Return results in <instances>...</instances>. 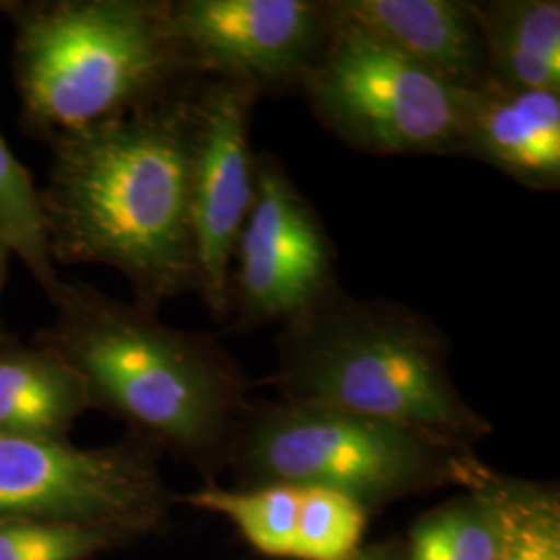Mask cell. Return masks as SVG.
Wrapping results in <instances>:
<instances>
[{
	"mask_svg": "<svg viewBox=\"0 0 560 560\" xmlns=\"http://www.w3.org/2000/svg\"><path fill=\"white\" fill-rule=\"evenodd\" d=\"M198 83L140 113L48 141L52 161L40 203L55 266L115 268L129 280L136 303L152 312L196 293Z\"/></svg>",
	"mask_w": 560,
	"mask_h": 560,
	"instance_id": "obj_1",
	"label": "cell"
},
{
	"mask_svg": "<svg viewBox=\"0 0 560 560\" xmlns=\"http://www.w3.org/2000/svg\"><path fill=\"white\" fill-rule=\"evenodd\" d=\"M159 459L136 436L80 448L0 434V521L127 525L152 536L175 504Z\"/></svg>",
	"mask_w": 560,
	"mask_h": 560,
	"instance_id": "obj_7",
	"label": "cell"
},
{
	"mask_svg": "<svg viewBox=\"0 0 560 560\" xmlns=\"http://www.w3.org/2000/svg\"><path fill=\"white\" fill-rule=\"evenodd\" d=\"M229 465L237 488H324L368 513L441 488L471 490L492 474L469 446L393 421L282 399L249 405Z\"/></svg>",
	"mask_w": 560,
	"mask_h": 560,
	"instance_id": "obj_5",
	"label": "cell"
},
{
	"mask_svg": "<svg viewBox=\"0 0 560 560\" xmlns=\"http://www.w3.org/2000/svg\"><path fill=\"white\" fill-rule=\"evenodd\" d=\"M330 9V36L300 85L322 127L370 156H463L465 92Z\"/></svg>",
	"mask_w": 560,
	"mask_h": 560,
	"instance_id": "obj_6",
	"label": "cell"
},
{
	"mask_svg": "<svg viewBox=\"0 0 560 560\" xmlns=\"http://www.w3.org/2000/svg\"><path fill=\"white\" fill-rule=\"evenodd\" d=\"M173 502L226 517L264 557L295 560L303 486L268 483L254 488H221L210 481L194 492L173 494Z\"/></svg>",
	"mask_w": 560,
	"mask_h": 560,
	"instance_id": "obj_15",
	"label": "cell"
},
{
	"mask_svg": "<svg viewBox=\"0 0 560 560\" xmlns=\"http://www.w3.org/2000/svg\"><path fill=\"white\" fill-rule=\"evenodd\" d=\"M92 409L78 372L42 347L4 332L0 339V434L67 442Z\"/></svg>",
	"mask_w": 560,
	"mask_h": 560,
	"instance_id": "obj_13",
	"label": "cell"
},
{
	"mask_svg": "<svg viewBox=\"0 0 560 560\" xmlns=\"http://www.w3.org/2000/svg\"><path fill=\"white\" fill-rule=\"evenodd\" d=\"M332 7L457 90L492 80L474 0H332Z\"/></svg>",
	"mask_w": 560,
	"mask_h": 560,
	"instance_id": "obj_12",
	"label": "cell"
},
{
	"mask_svg": "<svg viewBox=\"0 0 560 560\" xmlns=\"http://www.w3.org/2000/svg\"><path fill=\"white\" fill-rule=\"evenodd\" d=\"M370 513L339 492L303 486L295 560H342L363 540Z\"/></svg>",
	"mask_w": 560,
	"mask_h": 560,
	"instance_id": "obj_20",
	"label": "cell"
},
{
	"mask_svg": "<svg viewBox=\"0 0 560 560\" xmlns=\"http://www.w3.org/2000/svg\"><path fill=\"white\" fill-rule=\"evenodd\" d=\"M490 78L515 90L560 94L559 0H474Z\"/></svg>",
	"mask_w": 560,
	"mask_h": 560,
	"instance_id": "obj_14",
	"label": "cell"
},
{
	"mask_svg": "<svg viewBox=\"0 0 560 560\" xmlns=\"http://www.w3.org/2000/svg\"><path fill=\"white\" fill-rule=\"evenodd\" d=\"M402 544L399 541H381L372 546H360L351 557L342 560H399Z\"/></svg>",
	"mask_w": 560,
	"mask_h": 560,
	"instance_id": "obj_21",
	"label": "cell"
},
{
	"mask_svg": "<svg viewBox=\"0 0 560 560\" xmlns=\"http://www.w3.org/2000/svg\"><path fill=\"white\" fill-rule=\"evenodd\" d=\"M280 399L332 407L428 432L474 448L492 423L457 388L451 339L420 310L358 300L345 289L280 326Z\"/></svg>",
	"mask_w": 560,
	"mask_h": 560,
	"instance_id": "obj_4",
	"label": "cell"
},
{
	"mask_svg": "<svg viewBox=\"0 0 560 560\" xmlns=\"http://www.w3.org/2000/svg\"><path fill=\"white\" fill-rule=\"evenodd\" d=\"M258 96L245 85L201 80L196 88L191 226L196 293L210 316L229 322V279L235 243L256 191L252 117Z\"/></svg>",
	"mask_w": 560,
	"mask_h": 560,
	"instance_id": "obj_10",
	"label": "cell"
},
{
	"mask_svg": "<svg viewBox=\"0 0 560 560\" xmlns=\"http://www.w3.org/2000/svg\"><path fill=\"white\" fill-rule=\"evenodd\" d=\"M13 27L21 127L52 138L183 94L198 78L171 0H0Z\"/></svg>",
	"mask_w": 560,
	"mask_h": 560,
	"instance_id": "obj_3",
	"label": "cell"
},
{
	"mask_svg": "<svg viewBox=\"0 0 560 560\" xmlns=\"http://www.w3.org/2000/svg\"><path fill=\"white\" fill-rule=\"evenodd\" d=\"M171 20L198 78L258 98L300 90L335 23L330 0H171Z\"/></svg>",
	"mask_w": 560,
	"mask_h": 560,
	"instance_id": "obj_9",
	"label": "cell"
},
{
	"mask_svg": "<svg viewBox=\"0 0 560 560\" xmlns=\"http://www.w3.org/2000/svg\"><path fill=\"white\" fill-rule=\"evenodd\" d=\"M48 301L55 318L34 342L78 372L92 409L206 476L229 465L252 400L247 376L219 340L81 280H60Z\"/></svg>",
	"mask_w": 560,
	"mask_h": 560,
	"instance_id": "obj_2",
	"label": "cell"
},
{
	"mask_svg": "<svg viewBox=\"0 0 560 560\" xmlns=\"http://www.w3.org/2000/svg\"><path fill=\"white\" fill-rule=\"evenodd\" d=\"M494 471L478 488L442 502L413 523L400 560H494L501 513L492 490Z\"/></svg>",
	"mask_w": 560,
	"mask_h": 560,
	"instance_id": "obj_16",
	"label": "cell"
},
{
	"mask_svg": "<svg viewBox=\"0 0 560 560\" xmlns=\"http://www.w3.org/2000/svg\"><path fill=\"white\" fill-rule=\"evenodd\" d=\"M532 191L560 189V94L494 80L465 92L463 156Z\"/></svg>",
	"mask_w": 560,
	"mask_h": 560,
	"instance_id": "obj_11",
	"label": "cell"
},
{
	"mask_svg": "<svg viewBox=\"0 0 560 560\" xmlns=\"http://www.w3.org/2000/svg\"><path fill=\"white\" fill-rule=\"evenodd\" d=\"M400 555H402V552H400ZM400 560V559H399Z\"/></svg>",
	"mask_w": 560,
	"mask_h": 560,
	"instance_id": "obj_23",
	"label": "cell"
},
{
	"mask_svg": "<svg viewBox=\"0 0 560 560\" xmlns=\"http://www.w3.org/2000/svg\"><path fill=\"white\" fill-rule=\"evenodd\" d=\"M0 240L20 258L50 300L59 289L57 266L48 249L40 189L30 171L0 136Z\"/></svg>",
	"mask_w": 560,
	"mask_h": 560,
	"instance_id": "obj_18",
	"label": "cell"
},
{
	"mask_svg": "<svg viewBox=\"0 0 560 560\" xmlns=\"http://www.w3.org/2000/svg\"><path fill=\"white\" fill-rule=\"evenodd\" d=\"M501 513L494 560H560V494L552 483L492 476Z\"/></svg>",
	"mask_w": 560,
	"mask_h": 560,
	"instance_id": "obj_17",
	"label": "cell"
},
{
	"mask_svg": "<svg viewBox=\"0 0 560 560\" xmlns=\"http://www.w3.org/2000/svg\"><path fill=\"white\" fill-rule=\"evenodd\" d=\"M143 538L127 525L0 521V560H92Z\"/></svg>",
	"mask_w": 560,
	"mask_h": 560,
	"instance_id": "obj_19",
	"label": "cell"
},
{
	"mask_svg": "<svg viewBox=\"0 0 560 560\" xmlns=\"http://www.w3.org/2000/svg\"><path fill=\"white\" fill-rule=\"evenodd\" d=\"M342 291L337 247L287 166L256 154V191L235 243L229 322L235 330L298 320Z\"/></svg>",
	"mask_w": 560,
	"mask_h": 560,
	"instance_id": "obj_8",
	"label": "cell"
},
{
	"mask_svg": "<svg viewBox=\"0 0 560 560\" xmlns=\"http://www.w3.org/2000/svg\"><path fill=\"white\" fill-rule=\"evenodd\" d=\"M15 256H13V252H11V247L4 243V241L0 240V295H2V289H4V282L9 279V266H11V260H13ZM7 330L2 328V322H0V339H2V335H4Z\"/></svg>",
	"mask_w": 560,
	"mask_h": 560,
	"instance_id": "obj_22",
	"label": "cell"
}]
</instances>
